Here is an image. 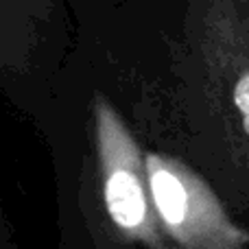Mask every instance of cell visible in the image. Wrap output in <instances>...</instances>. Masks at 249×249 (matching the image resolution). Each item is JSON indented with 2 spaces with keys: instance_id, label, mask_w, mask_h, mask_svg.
<instances>
[{
  "instance_id": "cell-1",
  "label": "cell",
  "mask_w": 249,
  "mask_h": 249,
  "mask_svg": "<svg viewBox=\"0 0 249 249\" xmlns=\"http://www.w3.org/2000/svg\"><path fill=\"white\" fill-rule=\"evenodd\" d=\"M72 0H0V88L20 105L48 107L74 42Z\"/></svg>"
},
{
  "instance_id": "cell-2",
  "label": "cell",
  "mask_w": 249,
  "mask_h": 249,
  "mask_svg": "<svg viewBox=\"0 0 249 249\" xmlns=\"http://www.w3.org/2000/svg\"><path fill=\"white\" fill-rule=\"evenodd\" d=\"M149 193L162 221L190 247H230L243 241L232 228L208 184L179 158L166 151H144Z\"/></svg>"
}]
</instances>
